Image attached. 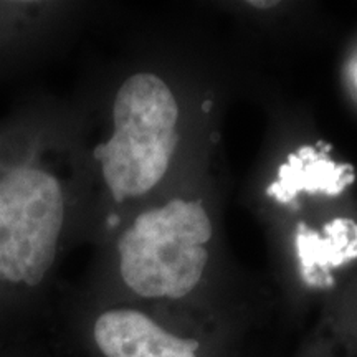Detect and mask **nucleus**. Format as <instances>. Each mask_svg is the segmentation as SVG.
Here are the masks:
<instances>
[{
  "mask_svg": "<svg viewBox=\"0 0 357 357\" xmlns=\"http://www.w3.org/2000/svg\"><path fill=\"white\" fill-rule=\"evenodd\" d=\"M178 106L162 78L137 71L116 88L111 131L91 147L95 171L111 208L106 230L118 229V207L144 197L162 181L178 144Z\"/></svg>",
  "mask_w": 357,
  "mask_h": 357,
  "instance_id": "nucleus-2",
  "label": "nucleus"
},
{
  "mask_svg": "<svg viewBox=\"0 0 357 357\" xmlns=\"http://www.w3.org/2000/svg\"><path fill=\"white\" fill-rule=\"evenodd\" d=\"M250 6H253V7H260V8H266V7L276 6V2H250Z\"/></svg>",
  "mask_w": 357,
  "mask_h": 357,
  "instance_id": "nucleus-8",
  "label": "nucleus"
},
{
  "mask_svg": "<svg viewBox=\"0 0 357 357\" xmlns=\"http://www.w3.org/2000/svg\"><path fill=\"white\" fill-rule=\"evenodd\" d=\"M68 151L42 100L26 98L0 118V357H30L70 225Z\"/></svg>",
  "mask_w": 357,
  "mask_h": 357,
  "instance_id": "nucleus-1",
  "label": "nucleus"
},
{
  "mask_svg": "<svg viewBox=\"0 0 357 357\" xmlns=\"http://www.w3.org/2000/svg\"><path fill=\"white\" fill-rule=\"evenodd\" d=\"M296 250L306 281L311 284L331 283V268L357 258V222L351 218H334L326 223L323 234L300 223Z\"/></svg>",
  "mask_w": 357,
  "mask_h": 357,
  "instance_id": "nucleus-6",
  "label": "nucleus"
},
{
  "mask_svg": "<svg viewBox=\"0 0 357 357\" xmlns=\"http://www.w3.org/2000/svg\"><path fill=\"white\" fill-rule=\"evenodd\" d=\"M60 3L0 0V75L25 66L55 24Z\"/></svg>",
  "mask_w": 357,
  "mask_h": 357,
  "instance_id": "nucleus-5",
  "label": "nucleus"
},
{
  "mask_svg": "<svg viewBox=\"0 0 357 357\" xmlns=\"http://www.w3.org/2000/svg\"><path fill=\"white\" fill-rule=\"evenodd\" d=\"M91 341L102 357H197L195 341L167 333L134 307H106L91 323Z\"/></svg>",
  "mask_w": 357,
  "mask_h": 357,
  "instance_id": "nucleus-4",
  "label": "nucleus"
},
{
  "mask_svg": "<svg viewBox=\"0 0 357 357\" xmlns=\"http://www.w3.org/2000/svg\"><path fill=\"white\" fill-rule=\"evenodd\" d=\"M116 273L139 298L178 300L197 287L208 261L212 222L200 200H169L116 229Z\"/></svg>",
  "mask_w": 357,
  "mask_h": 357,
  "instance_id": "nucleus-3",
  "label": "nucleus"
},
{
  "mask_svg": "<svg viewBox=\"0 0 357 357\" xmlns=\"http://www.w3.org/2000/svg\"><path fill=\"white\" fill-rule=\"evenodd\" d=\"M354 182L352 167L336 164L314 147H303L280 167L278 181L268 187V195L280 202H291L300 190L337 195Z\"/></svg>",
  "mask_w": 357,
  "mask_h": 357,
  "instance_id": "nucleus-7",
  "label": "nucleus"
}]
</instances>
